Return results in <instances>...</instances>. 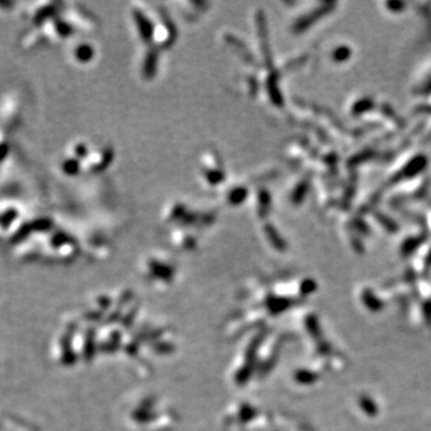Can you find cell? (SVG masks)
<instances>
[{"label":"cell","mask_w":431,"mask_h":431,"mask_svg":"<svg viewBox=\"0 0 431 431\" xmlns=\"http://www.w3.org/2000/svg\"><path fill=\"white\" fill-rule=\"evenodd\" d=\"M332 6H333V4H325L322 7H321V9H318L315 12H313V14L310 15V16L308 17V18H307V17H305L304 19L301 20V22L298 23V25H296V28H300V29H303V28L308 27V25L312 24L313 22H315L316 18H319V17L322 16V15L327 14V12L330 11L331 7H332Z\"/></svg>","instance_id":"6da1fadb"},{"label":"cell","mask_w":431,"mask_h":431,"mask_svg":"<svg viewBox=\"0 0 431 431\" xmlns=\"http://www.w3.org/2000/svg\"><path fill=\"white\" fill-rule=\"evenodd\" d=\"M350 55L351 50L349 49V47H339L333 52L332 58L334 61H345L350 58Z\"/></svg>","instance_id":"7a4b0ae2"},{"label":"cell","mask_w":431,"mask_h":431,"mask_svg":"<svg viewBox=\"0 0 431 431\" xmlns=\"http://www.w3.org/2000/svg\"><path fill=\"white\" fill-rule=\"evenodd\" d=\"M371 107H372V102L370 101V99H368V98L362 99V101H359L358 103L354 106L353 113L361 114V113H363V112H367L368 109H370Z\"/></svg>","instance_id":"3957f363"},{"label":"cell","mask_w":431,"mask_h":431,"mask_svg":"<svg viewBox=\"0 0 431 431\" xmlns=\"http://www.w3.org/2000/svg\"><path fill=\"white\" fill-rule=\"evenodd\" d=\"M377 219H379L380 223H382V224H383V225H386L387 228L391 229V231H395V229H397V225H395V224L393 223L391 219L387 218L386 216L377 215Z\"/></svg>","instance_id":"277c9868"},{"label":"cell","mask_w":431,"mask_h":431,"mask_svg":"<svg viewBox=\"0 0 431 431\" xmlns=\"http://www.w3.org/2000/svg\"><path fill=\"white\" fill-rule=\"evenodd\" d=\"M387 6L392 9V11H400L404 7V4H401V2H389V4H387Z\"/></svg>","instance_id":"5b68a950"}]
</instances>
